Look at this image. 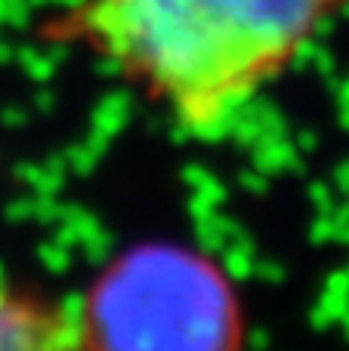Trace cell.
Here are the masks:
<instances>
[{"instance_id": "cell-2", "label": "cell", "mask_w": 349, "mask_h": 351, "mask_svg": "<svg viewBox=\"0 0 349 351\" xmlns=\"http://www.w3.org/2000/svg\"><path fill=\"white\" fill-rule=\"evenodd\" d=\"M78 348H232L241 315L210 259L142 247L115 259L71 308Z\"/></svg>"}, {"instance_id": "cell-1", "label": "cell", "mask_w": 349, "mask_h": 351, "mask_svg": "<svg viewBox=\"0 0 349 351\" xmlns=\"http://www.w3.org/2000/svg\"><path fill=\"white\" fill-rule=\"evenodd\" d=\"M349 0H80L47 34L109 62L185 133L214 136Z\"/></svg>"}, {"instance_id": "cell-3", "label": "cell", "mask_w": 349, "mask_h": 351, "mask_svg": "<svg viewBox=\"0 0 349 351\" xmlns=\"http://www.w3.org/2000/svg\"><path fill=\"white\" fill-rule=\"evenodd\" d=\"M0 348H78L71 308L0 284Z\"/></svg>"}]
</instances>
